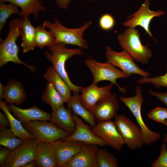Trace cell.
I'll list each match as a JSON object with an SVG mask.
<instances>
[{
    "instance_id": "cell-1",
    "label": "cell",
    "mask_w": 167,
    "mask_h": 167,
    "mask_svg": "<svg viewBox=\"0 0 167 167\" xmlns=\"http://www.w3.org/2000/svg\"><path fill=\"white\" fill-rule=\"evenodd\" d=\"M66 44L62 42L58 43L48 46V50L45 51L46 58L52 64L54 69L65 81L73 92L82 91L84 88L74 85L70 79L66 72L65 64L66 61L76 55H83L85 53L80 47L75 49H67Z\"/></svg>"
},
{
    "instance_id": "cell-2",
    "label": "cell",
    "mask_w": 167,
    "mask_h": 167,
    "mask_svg": "<svg viewBox=\"0 0 167 167\" xmlns=\"http://www.w3.org/2000/svg\"><path fill=\"white\" fill-rule=\"evenodd\" d=\"M22 19H14L10 21L8 34L5 39L1 41L0 44V67L9 62L21 64L32 72L36 70L35 67L23 62L19 58V48L16 43L17 38L22 34Z\"/></svg>"
},
{
    "instance_id": "cell-3",
    "label": "cell",
    "mask_w": 167,
    "mask_h": 167,
    "mask_svg": "<svg viewBox=\"0 0 167 167\" xmlns=\"http://www.w3.org/2000/svg\"><path fill=\"white\" fill-rule=\"evenodd\" d=\"M92 23V21L90 20L79 28H70L62 25L58 19L55 18L53 23L46 20L44 21L43 24L54 33L56 38V44L62 42L86 49L88 48V45L87 40L84 37V34Z\"/></svg>"
},
{
    "instance_id": "cell-4",
    "label": "cell",
    "mask_w": 167,
    "mask_h": 167,
    "mask_svg": "<svg viewBox=\"0 0 167 167\" xmlns=\"http://www.w3.org/2000/svg\"><path fill=\"white\" fill-rule=\"evenodd\" d=\"M117 39L121 48L142 64H148L152 56L150 49L142 43L140 33L135 28H128L118 36Z\"/></svg>"
},
{
    "instance_id": "cell-5",
    "label": "cell",
    "mask_w": 167,
    "mask_h": 167,
    "mask_svg": "<svg viewBox=\"0 0 167 167\" xmlns=\"http://www.w3.org/2000/svg\"><path fill=\"white\" fill-rule=\"evenodd\" d=\"M135 92V95L133 97L127 98L120 96L119 99L129 109L135 117L142 131L144 144L149 145L159 140L161 138V134L149 129L143 120L141 108L144 97L140 85L136 87Z\"/></svg>"
},
{
    "instance_id": "cell-6",
    "label": "cell",
    "mask_w": 167,
    "mask_h": 167,
    "mask_svg": "<svg viewBox=\"0 0 167 167\" xmlns=\"http://www.w3.org/2000/svg\"><path fill=\"white\" fill-rule=\"evenodd\" d=\"M85 64L91 71L93 77V83L97 84L99 82L107 80L115 84L119 91L124 95L126 88L120 86L116 83L119 79H126L127 77L122 71L116 69L111 63L107 62L101 63L91 58L86 59Z\"/></svg>"
},
{
    "instance_id": "cell-7",
    "label": "cell",
    "mask_w": 167,
    "mask_h": 167,
    "mask_svg": "<svg viewBox=\"0 0 167 167\" xmlns=\"http://www.w3.org/2000/svg\"><path fill=\"white\" fill-rule=\"evenodd\" d=\"M48 121H36L24 124V127L39 142L51 143L71 135Z\"/></svg>"
},
{
    "instance_id": "cell-8",
    "label": "cell",
    "mask_w": 167,
    "mask_h": 167,
    "mask_svg": "<svg viewBox=\"0 0 167 167\" xmlns=\"http://www.w3.org/2000/svg\"><path fill=\"white\" fill-rule=\"evenodd\" d=\"M114 118L117 129L128 148L132 150L141 148L144 142L140 127L125 115L117 114Z\"/></svg>"
},
{
    "instance_id": "cell-9",
    "label": "cell",
    "mask_w": 167,
    "mask_h": 167,
    "mask_svg": "<svg viewBox=\"0 0 167 167\" xmlns=\"http://www.w3.org/2000/svg\"><path fill=\"white\" fill-rule=\"evenodd\" d=\"M105 55L107 62L120 68L127 76L133 74L143 77H149V72L140 68L135 63L132 57L126 50L116 52L109 46H105Z\"/></svg>"
},
{
    "instance_id": "cell-10",
    "label": "cell",
    "mask_w": 167,
    "mask_h": 167,
    "mask_svg": "<svg viewBox=\"0 0 167 167\" xmlns=\"http://www.w3.org/2000/svg\"><path fill=\"white\" fill-rule=\"evenodd\" d=\"M39 142L36 139H25L21 145L12 150L2 167H23L35 159Z\"/></svg>"
},
{
    "instance_id": "cell-11",
    "label": "cell",
    "mask_w": 167,
    "mask_h": 167,
    "mask_svg": "<svg viewBox=\"0 0 167 167\" xmlns=\"http://www.w3.org/2000/svg\"><path fill=\"white\" fill-rule=\"evenodd\" d=\"M151 2V0H145L138 10L128 17L127 20L123 23V26L132 28L140 26L145 30L150 37H152L149 29L150 22L154 17L163 15L165 12L160 10H151L149 8Z\"/></svg>"
},
{
    "instance_id": "cell-12",
    "label": "cell",
    "mask_w": 167,
    "mask_h": 167,
    "mask_svg": "<svg viewBox=\"0 0 167 167\" xmlns=\"http://www.w3.org/2000/svg\"><path fill=\"white\" fill-rule=\"evenodd\" d=\"M91 128L97 136L105 141L113 149L118 152L121 150L125 143L114 122L110 120L99 122Z\"/></svg>"
},
{
    "instance_id": "cell-13",
    "label": "cell",
    "mask_w": 167,
    "mask_h": 167,
    "mask_svg": "<svg viewBox=\"0 0 167 167\" xmlns=\"http://www.w3.org/2000/svg\"><path fill=\"white\" fill-rule=\"evenodd\" d=\"M72 117L75 124V131L69 136L62 139L63 140L79 141L101 147L109 145L105 141L97 136L91 127L85 124L78 116L72 114Z\"/></svg>"
},
{
    "instance_id": "cell-14",
    "label": "cell",
    "mask_w": 167,
    "mask_h": 167,
    "mask_svg": "<svg viewBox=\"0 0 167 167\" xmlns=\"http://www.w3.org/2000/svg\"><path fill=\"white\" fill-rule=\"evenodd\" d=\"M56 154L58 167H65L67 163L86 144L79 141L59 139L50 143Z\"/></svg>"
},
{
    "instance_id": "cell-15",
    "label": "cell",
    "mask_w": 167,
    "mask_h": 167,
    "mask_svg": "<svg viewBox=\"0 0 167 167\" xmlns=\"http://www.w3.org/2000/svg\"><path fill=\"white\" fill-rule=\"evenodd\" d=\"M119 109L116 95L110 93L98 102L91 111L96 121L99 122L114 118Z\"/></svg>"
},
{
    "instance_id": "cell-16",
    "label": "cell",
    "mask_w": 167,
    "mask_h": 167,
    "mask_svg": "<svg viewBox=\"0 0 167 167\" xmlns=\"http://www.w3.org/2000/svg\"><path fill=\"white\" fill-rule=\"evenodd\" d=\"M114 84L112 83L107 86L99 87L93 83L84 88L79 96L80 101L87 109L91 110L100 101L107 97Z\"/></svg>"
},
{
    "instance_id": "cell-17",
    "label": "cell",
    "mask_w": 167,
    "mask_h": 167,
    "mask_svg": "<svg viewBox=\"0 0 167 167\" xmlns=\"http://www.w3.org/2000/svg\"><path fill=\"white\" fill-rule=\"evenodd\" d=\"M9 110L13 112L23 124L36 121H50L51 114L33 106L27 109H22L13 104L7 105Z\"/></svg>"
},
{
    "instance_id": "cell-18",
    "label": "cell",
    "mask_w": 167,
    "mask_h": 167,
    "mask_svg": "<svg viewBox=\"0 0 167 167\" xmlns=\"http://www.w3.org/2000/svg\"><path fill=\"white\" fill-rule=\"evenodd\" d=\"M97 146L94 144H86L65 167H97L96 153L98 149Z\"/></svg>"
},
{
    "instance_id": "cell-19",
    "label": "cell",
    "mask_w": 167,
    "mask_h": 167,
    "mask_svg": "<svg viewBox=\"0 0 167 167\" xmlns=\"http://www.w3.org/2000/svg\"><path fill=\"white\" fill-rule=\"evenodd\" d=\"M35 159L39 167H58L54 148L50 143L38 142L35 152Z\"/></svg>"
},
{
    "instance_id": "cell-20",
    "label": "cell",
    "mask_w": 167,
    "mask_h": 167,
    "mask_svg": "<svg viewBox=\"0 0 167 167\" xmlns=\"http://www.w3.org/2000/svg\"><path fill=\"white\" fill-rule=\"evenodd\" d=\"M5 2L13 4L21 8L19 16L22 17V19H28L31 14H33L35 19H37L40 11L47 10L40 0H0V2Z\"/></svg>"
},
{
    "instance_id": "cell-21",
    "label": "cell",
    "mask_w": 167,
    "mask_h": 167,
    "mask_svg": "<svg viewBox=\"0 0 167 167\" xmlns=\"http://www.w3.org/2000/svg\"><path fill=\"white\" fill-rule=\"evenodd\" d=\"M4 99L6 103L20 105L26 99V94L21 83L12 79H10L4 86Z\"/></svg>"
},
{
    "instance_id": "cell-22",
    "label": "cell",
    "mask_w": 167,
    "mask_h": 167,
    "mask_svg": "<svg viewBox=\"0 0 167 167\" xmlns=\"http://www.w3.org/2000/svg\"><path fill=\"white\" fill-rule=\"evenodd\" d=\"M50 121L60 128L72 134L75 130V124L72 117V114L64 105L57 111L52 112Z\"/></svg>"
},
{
    "instance_id": "cell-23",
    "label": "cell",
    "mask_w": 167,
    "mask_h": 167,
    "mask_svg": "<svg viewBox=\"0 0 167 167\" xmlns=\"http://www.w3.org/2000/svg\"><path fill=\"white\" fill-rule=\"evenodd\" d=\"M73 92L67 102V109L72 114L81 117L92 127H94L96 124L93 114L91 111L87 109L81 104L79 99V92Z\"/></svg>"
},
{
    "instance_id": "cell-24",
    "label": "cell",
    "mask_w": 167,
    "mask_h": 167,
    "mask_svg": "<svg viewBox=\"0 0 167 167\" xmlns=\"http://www.w3.org/2000/svg\"><path fill=\"white\" fill-rule=\"evenodd\" d=\"M43 77L48 82L51 83L53 84L62 96L64 103H67L71 96V90L53 66L48 67Z\"/></svg>"
},
{
    "instance_id": "cell-25",
    "label": "cell",
    "mask_w": 167,
    "mask_h": 167,
    "mask_svg": "<svg viewBox=\"0 0 167 167\" xmlns=\"http://www.w3.org/2000/svg\"><path fill=\"white\" fill-rule=\"evenodd\" d=\"M0 108L9 120L10 126V129L17 137L25 139H36L33 135L26 129L21 121L11 114L7 108L6 101H0Z\"/></svg>"
},
{
    "instance_id": "cell-26",
    "label": "cell",
    "mask_w": 167,
    "mask_h": 167,
    "mask_svg": "<svg viewBox=\"0 0 167 167\" xmlns=\"http://www.w3.org/2000/svg\"><path fill=\"white\" fill-rule=\"evenodd\" d=\"M22 42L21 45L24 53L33 50L36 46L35 41V27L28 19H22Z\"/></svg>"
},
{
    "instance_id": "cell-27",
    "label": "cell",
    "mask_w": 167,
    "mask_h": 167,
    "mask_svg": "<svg viewBox=\"0 0 167 167\" xmlns=\"http://www.w3.org/2000/svg\"><path fill=\"white\" fill-rule=\"evenodd\" d=\"M41 100L43 102L48 104L51 107L52 112L57 111L64 103L61 95L53 84L50 82L46 84V88L42 94Z\"/></svg>"
},
{
    "instance_id": "cell-28",
    "label": "cell",
    "mask_w": 167,
    "mask_h": 167,
    "mask_svg": "<svg viewBox=\"0 0 167 167\" xmlns=\"http://www.w3.org/2000/svg\"><path fill=\"white\" fill-rule=\"evenodd\" d=\"M44 25L37 26L35 27V41L36 46L42 49L56 44L55 37L51 31H48Z\"/></svg>"
},
{
    "instance_id": "cell-29",
    "label": "cell",
    "mask_w": 167,
    "mask_h": 167,
    "mask_svg": "<svg viewBox=\"0 0 167 167\" xmlns=\"http://www.w3.org/2000/svg\"><path fill=\"white\" fill-rule=\"evenodd\" d=\"M25 140L17 137L10 129L0 127L1 145L13 150L21 145Z\"/></svg>"
},
{
    "instance_id": "cell-30",
    "label": "cell",
    "mask_w": 167,
    "mask_h": 167,
    "mask_svg": "<svg viewBox=\"0 0 167 167\" xmlns=\"http://www.w3.org/2000/svg\"><path fill=\"white\" fill-rule=\"evenodd\" d=\"M97 167H118V160L105 148H98L96 153Z\"/></svg>"
},
{
    "instance_id": "cell-31",
    "label": "cell",
    "mask_w": 167,
    "mask_h": 167,
    "mask_svg": "<svg viewBox=\"0 0 167 167\" xmlns=\"http://www.w3.org/2000/svg\"><path fill=\"white\" fill-rule=\"evenodd\" d=\"M16 5L11 3L6 4L0 2V32L6 24V21L12 15L20 14V12Z\"/></svg>"
},
{
    "instance_id": "cell-32",
    "label": "cell",
    "mask_w": 167,
    "mask_h": 167,
    "mask_svg": "<svg viewBox=\"0 0 167 167\" xmlns=\"http://www.w3.org/2000/svg\"><path fill=\"white\" fill-rule=\"evenodd\" d=\"M137 83L142 84L151 83L156 88H167V66L166 73L163 75L157 76L153 78L142 77L137 81Z\"/></svg>"
},
{
    "instance_id": "cell-33",
    "label": "cell",
    "mask_w": 167,
    "mask_h": 167,
    "mask_svg": "<svg viewBox=\"0 0 167 167\" xmlns=\"http://www.w3.org/2000/svg\"><path fill=\"white\" fill-rule=\"evenodd\" d=\"M167 112V109L157 107L151 110L148 114V116L154 121L165 124Z\"/></svg>"
},
{
    "instance_id": "cell-34",
    "label": "cell",
    "mask_w": 167,
    "mask_h": 167,
    "mask_svg": "<svg viewBox=\"0 0 167 167\" xmlns=\"http://www.w3.org/2000/svg\"><path fill=\"white\" fill-rule=\"evenodd\" d=\"M99 26L102 30L109 31L112 29L115 24L113 17L109 13H105L101 16L99 21Z\"/></svg>"
},
{
    "instance_id": "cell-35",
    "label": "cell",
    "mask_w": 167,
    "mask_h": 167,
    "mask_svg": "<svg viewBox=\"0 0 167 167\" xmlns=\"http://www.w3.org/2000/svg\"><path fill=\"white\" fill-rule=\"evenodd\" d=\"M150 166L152 167H167V150L165 143L162 144L159 157Z\"/></svg>"
},
{
    "instance_id": "cell-36",
    "label": "cell",
    "mask_w": 167,
    "mask_h": 167,
    "mask_svg": "<svg viewBox=\"0 0 167 167\" xmlns=\"http://www.w3.org/2000/svg\"><path fill=\"white\" fill-rule=\"evenodd\" d=\"M12 150L4 147L0 148V167H2Z\"/></svg>"
},
{
    "instance_id": "cell-37",
    "label": "cell",
    "mask_w": 167,
    "mask_h": 167,
    "mask_svg": "<svg viewBox=\"0 0 167 167\" xmlns=\"http://www.w3.org/2000/svg\"><path fill=\"white\" fill-rule=\"evenodd\" d=\"M148 92L150 95L156 97L167 106V92L165 93H158L151 90H149L148 91Z\"/></svg>"
},
{
    "instance_id": "cell-38",
    "label": "cell",
    "mask_w": 167,
    "mask_h": 167,
    "mask_svg": "<svg viewBox=\"0 0 167 167\" xmlns=\"http://www.w3.org/2000/svg\"><path fill=\"white\" fill-rule=\"evenodd\" d=\"M9 120L5 114L0 112V127L8 128L10 127Z\"/></svg>"
},
{
    "instance_id": "cell-39",
    "label": "cell",
    "mask_w": 167,
    "mask_h": 167,
    "mask_svg": "<svg viewBox=\"0 0 167 167\" xmlns=\"http://www.w3.org/2000/svg\"><path fill=\"white\" fill-rule=\"evenodd\" d=\"M56 4L60 8L66 10L68 9L71 0H55Z\"/></svg>"
},
{
    "instance_id": "cell-40",
    "label": "cell",
    "mask_w": 167,
    "mask_h": 167,
    "mask_svg": "<svg viewBox=\"0 0 167 167\" xmlns=\"http://www.w3.org/2000/svg\"><path fill=\"white\" fill-rule=\"evenodd\" d=\"M38 167L35 159L33 160L24 165L23 167Z\"/></svg>"
},
{
    "instance_id": "cell-41",
    "label": "cell",
    "mask_w": 167,
    "mask_h": 167,
    "mask_svg": "<svg viewBox=\"0 0 167 167\" xmlns=\"http://www.w3.org/2000/svg\"><path fill=\"white\" fill-rule=\"evenodd\" d=\"M4 86H3L1 83H0V101L2 100L4 98Z\"/></svg>"
},
{
    "instance_id": "cell-42",
    "label": "cell",
    "mask_w": 167,
    "mask_h": 167,
    "mask_svg": "<svg viewBox=\"0 0 167 167\" xmlns=\"http://www.w3.org/2000/svg\"><path fill=\"white\" fill-rule=\"evenodd\" d=\"M163 142L167 144V133L165 134L162 139Z\"/></svg>"
},
{
    "instance_id": "cell-43",
    "label": "cell",
    "mask_w": 167,
    "mask_h": 167,
    "mask_svg": "<svg viewBox=\"0 0 167 167\" xmlns=\"http://www.w3.org/2000/svg\"><path fill=\"white\" fill-rule=\"evenodd\" d=\"M165 124L167 126V112L166 116L165 119Z\"/></svg>"
},
{
    "instance_id": "cell-44",
    "label": "cell",
    "mask_w": 167,
    "mask_h": 167,
    "mask_svg": "<svg viewBox=\"0 0 167 167\" xmlns=\"http://www.w3.org/2000/svg\"><path fill=\"white\" fill-rule=\"evenodd\" d=\"M92 2H95L96 0H87Z\"/></svg>"
}]
</instances>
